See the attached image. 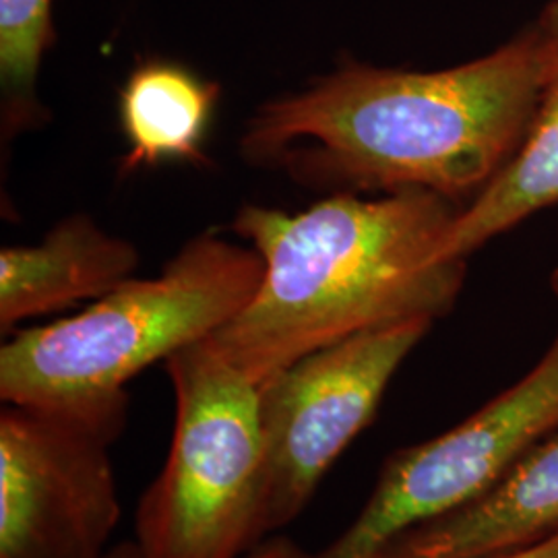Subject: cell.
Listing matches in <instances>:
<instances>
[{
  "mask_svg": "<svg viewBox=\"0 0 558 558\" xmlns=\"http://www.w3.org/2000/svg\"><path fill=\"white\" fill-rule=\"evenodd\" d=\"M546 59L539 17L495 50L449 69L343 59L304 89L263 104L240 151L331 195L426 191L470 203L518 154Z\"/></svg>",
  "mask_w": 558,
  "mask_h": 558,
  "instance_id": "1",
  "label": "cell"
},
{
  "mask_svg": "<svg viewBox=\"0 0 558 558\" xmlns=\"http://www.w3.org/2000/svg\"><path fill=\"white\" fill-rule=\"evenodd\" d=\"M461 205L426 191L329 195L300 214L240 207L232 230L265 263L253 300L209 341L255 380L368 329L437 320L458 302L468 260H440Z\"/></svg>",
  "mask_w": 558,
  "mask_h": 558,
  "instance_id": "2",
  "label": "cell"
},
{
  "mask_svg": "<svg viewBox=\"0 0 558 558\" xmlns=\"http://www.w3.org/2000/svg\"><path fill=\"white\" fill-rule=\"evenodd\" d=\"M263 274L255 248L216 234L193 239L158 278L126 279L73 317L17 331L0 350V398L117 440L126 383L211 338L257 294Z\"/></svg>",
  "mask_w": 558,
  "mask_h": 558,
  "instance_id": "3",
  "label": "cell"
},
{
  "mask_svg": "<svg viewBox=\"0 0 558 558\" xmlns=\"http://www.w3.org/2000/svg\"><path fill=\"white\" fill-rule=\"evenodd\" d=\"M177 420L160 476L137 507L147 558H242L265 539L259 385L209 338L166 360Z\"/></svg>",
  "mask_w": 558,
  "mask_h": 558,
  "instance_id": "4",
  "label": "cell"
},
{
  "mask_svg": "<svg viewBox=\"0 0 558 558\" xmlns=\"http://www.w3.org/2000/svg\"><path fill=\"white\" fill-rule=\"evenodd\" d=\"M403 320L325 345L259 383L265 439L260 536L288 527L373 422L399 366L433 329Z\"/></svg>",
  "mask_w": 558,
  "mask_h": 558,
  "instance_id": "5",
  "label": "cell"
},
{
  "mask_svg": "<svg viewBox=\"0 0 558 558\" xmlns=\"http://www.w3.org/2000/svg\"><path fill=\"white\" fill-rule=\"evenodd\" d=\"M558 304V267L553 274ZM558 437V329L538 362L435 439L385 461L356 519L313 558H371L405 530L445 515Z\"/></svg>",
  "mask_w": 558,
  "mask_h": 558,
  "instance_id": "6",
  "label": "cell"
},
{
  "mask_svg": "<svg viewBox=\"0 0 558 558\" xmlns=\"http://www.w3.org/2000/svg\"><path fill=\"white\" fill-rule=\"evenodd\" d=\"M77 420L0 412V558H106L120 518L110 447Z\"/></svg>",
  "mask_w": 558,
  "mask_h": 558,
  "instance_id": "7",
  "label": "cell"
},
{
  "mask_svg": "<svg viewBox=\"0 0 558 558\" xmlns=\"http://www.w3.org/2000/svg\"><path fill=\"white\" fill-rule=\"evenodd\" d=\"M558 532V437L458 509L414 525L371 558H497Z\"/></svg>",
  "mask_w": 558,
  "mask_h": 558,
  "instance_id": "8",
  "label": "cell"
},
{
  "mask_svg": "<svg viewBox=\"0 0 558 558\" xmlns=\"http://www.w3.org/2000/svg\"><path fill=\"white\" fill-rule=\"evenodd\" d=\"M140 253L87 216L59 221L36 246L0 251V327L98 300L133 278Z\"/></svg>",
  "mask_w": 558,
  "mask_h": 558,
  "instance_id": "9",
  "label": "cell"
},
{
  "mask_svg": "<svg viewBox=\"0 0 558 558\" xmlns=\"http://www.w3.org/2000/svg\"><path fill=\"white\" fill-rule=\"evenodd\" d=\"M538 17L548 59L534 119L513 160L459 209L440 240V260H468L484 244L558 205V0L544 4Z\"/></svg>",
  "mask_w": 558,
  "mask_h": 558,
  "instance_id": "10",
  "label": "cell"
},
{
  "mask_svg": "<svg viewBox=\"0 0 558 558\" xmlns=\"http://www.w3.org/2000/svg\"><path fill=\"white\" fill-rule=\"evenodd\" d=\"M218 96L216 83L179 62H141L120 92V126L129 143L122 172L201 160Z\"/></svg>",
  "mask_w": 558,
  "mask_h": 558,
  "instance_id": "11",
  "label": "cell"
},
{
  "mask_svg": "<svg viewBox=\"0 0 558 558\" xmlns=\"http://www.w3.org/2000/svg\"><path fill=\"white\" fill-rule=\"evenodd\" d=\"M52 41V0H0L2 124L11 135L40 120L36 89Z\"/></svg>",
  "mask_w": 558,
  "mask_h": 558,
  "instance_id": "12",
  "label": "cell"
},
{
  "mask_svg": "<svg viewBox=\"0 0 558 558\" xmlns=\"http://www.w3.org/2000/svg\"><path fill=\"white\" fill-rule=\"evenodd\" d=\"M106 558H147L145 553L141 550L137 539L135 542H122L119 546L110 548ZM242 558H313L311 553L302 550L299 544H294L292 539L274 536V538L265 539L260 546H257L253 553H248Z\"/></svg>",
  "mask_w": 558,
  "mask_h": 558,
  "instance_id": "13",
  "label": "cell"
},
{
  "mask_svg": "<svg viewBox=\"0 0 558 558\" xmlns=\"http://www.w3.org/2000/svg\"><path fill=\"white\" fill-rule=\"evenodd\" d=\"M497 558H558V532L555 536L539 542L536 546H530V548H523L518 553Z\"/></svg>",
  "mask_w": 558,
  "mask_h": 558,
  "instance_id": "14",
  "label": "cell"
}]
</instances>
